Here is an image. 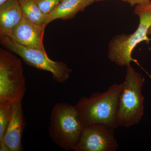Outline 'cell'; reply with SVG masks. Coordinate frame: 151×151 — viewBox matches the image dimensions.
Segmentation results:
<instances>
[{"mask_svg":"<svg viewBox=\"0 0 151 151\" xmlns=\"http://www.w3.org/2000/svg\"><path fill=\"white\" fill-rule=\"evenodd\" d=\"M124 82L114 84L105 92H94L82 97L76 106L84 126L100 124L114 129L119 127L117 111Z\"/></svg>","mask_w":151,"mask_h":151,"instance_id":"cell-1","label":"cell"},{"mask_svg":"<svg viewBox=\"0 0 151 151\" xmlns=\"http://www.w3.org/2000/svg\"><path fill=\"white\" fill-rule=\"evenodd\" d=\"M84 126L76 105L58 103L52 108L49 134L52 141L63 150H74Z\"/></svg>","mask_w":151,"mask_h":151,"instance_id":"cell-2","label":"cell"},{"mask_svg":"<svg viewBox=\"0 0 151 151\" xmlns=\"http://www.w3.org/2000/svg\"><path fill=\"white\" fill-rule=\"evenodd\" d=\"M134 13L138 16L139 23L137 29L132 34L119 35L112 38L108 46V57L112 62L121 66H128L134 62L140 66L137 60L132 56L133 50L142 42L147 43L151 40L147 35L151 26V4L147 5H137Z\"/></svg>","mask_w":151,"mask_h":151,"instance_id":"cell-3","label":"cell"},{"mask_svg":"<svg viewBox=\"0 0 151 151\" xmlns=\"http://www.w3.org/2000/svg\"><path fill=\"white\" fill-rule=\"evenodd\" d=\"M145 78L131 65L127 66L124 86L119 96L117 121L119 127L128 128L139 124L144 114L142 89Z\"/></svg>","mask_w":151,"mask_h":151,"instance_id":"cell-4","label":"cell"},{"mask_svg":"<svg viewBox=\"0 0 151 151\" xmlns=\"http://www.w3.org/2000/svg\"><path fill=\"white\" fill-rule=\"evenodd\" d=\"M26 92L21 60L9 50L0 48V102L22 101Z\"/></svg>","mask_w":151,"mask_h":151,"instance_id":"cell-5","label":"cell"},{"mask_svg":"<svg viewBox=\"0 0 151 151\" xmlns=\"http://www.w3.org/2000/svg\"><path fill=\"white\" fill-rule=\"evenodd\" d=\"M0 39L3 47L19 55L28 65L50 72L56 82L64 83L70 77L72 70L64 63L52 60L46 52L22 46L10 37Z\"/></svg>","mask_w":151,"mask_h":151,"instance_id":"cell-6","label":"cell"},{"mask_svg":"<svg viewBox=\"0 0 151 151\" xmlns=\"http://www.w3.org/2000/svg\"><path fill=\"white\" fill-rule=\"evenodd\" d=\"M115 129L103 124L84 126L74 151H115L119 144Z\"/></svg>","mask_w":151,"mask_h":151,"instance_id":"cell-7","label":"cell"},{"mask_svg":"<svg viewBox=\"0 0 151 151\" xmlns=\"http://www.w3.org/2000/svg\"><path fill=\"white\" fill-rule=\"evenodd\" d=\"M46 27L35 23L23 16L13 29L10 37L22 46L46 52L43 43Z\"/></svg>","mask_w":151,"mask_h":151,"instance_id":"cell-8","label":"cell"},{"mask_svg":"<svg viewBox=\"0 0 151 151\" xmlns=\"http://www.w3.org/2000/svg\"><path fill=\"white\" fill-rule=\"evenodd\" d=\"M26 127V121L22 101L13 103L12 113L10 122L1 142H4L9 151L23 150L22 137Z\"/></svg>","mask_w":151,"mask_h":151,"instance_id":"cell-9","label":"cell"},{"mask_svg":"<svg viewBox=\"0 0 151 151\" xmlns=\"http://www.w3.org/2000/svg\"><path fill=\"white\" fill-rule=\"evenodd\" d=\"M23 17L18 0H10L0 5V38L10 37Z\"/></svg>","mask_w":151,"mask_h":151,"instance_id":"cell-10","label":"cell"},{"mask_svg":"<svg viewBox=\"0 0 151 151\" xmlns=\"http://www.w3.org/2000/svg\"><path fill=\"white\" fill-rule=\"evenodd\" d=\"M94 0H64L50 13L46 15L45 24L47 26L57 19H72L78 13L85 10Z\"/></svg>","mask_w":151,"mask_h":151,"instance_id":"cell-11","label":"cell"},{"mask_svg":"<svg viewBox=\"0 0 151 151\" xmlns=\"http://www.w3.org/2000/svg\"><path fill=\"white\" fill-rule=\"evenodd\" d=\"M23 16L37 24L46 26L45 24V16L41 11L36 0H18Z\"/></svg>","mask_w":151,"mask_h":151,"instance_id":"cell-12","label":"cell"},{"mask_svg":"<svg viewBox=\"0 0 151 151\" xmlns=\"http://www.w3.org/2000/svg\"><path fill=\"white\" fill-rule=\"evenodd\" d=\"M13 103L8 101L0 102V141L4 138L12 113Z\"/></svg>","mask_w":151,"mask_h":151,"instance_id":"cell-13","label":"cell"},{"mask_svg":"<svg viewBox=\"0 0 151 151\" xmlns=\"http://www.w3.org/2000/svg\"><path fill=\"white\" fill-rule=\"evenodd\" d=\"M64 0H36L39 8L44 14L50 13Z\"/></svg>","mask_w":151,"mask_h":151,"instance_id":"cell-14","label":"cell"},{"mask_svg":"<svg viewBox=\"0 0 151 151\" xmlns=\"http://www.w3.org/2000/svg\"><path fill=\"white\" fill-rule=\"evenodd\" d=\"M122 1L129 3L132 6H134L136 5H147L151 4L150 0H122Z\"/></svg>","mask_w":151,"mask_h":151,"instance_id":"cell-15","label":"cell"},{"mask_svg":"<svg viewBox=\"0 0 151 151\" xmlns=\"http://www.w3.org/2000/svg\"><path fill=\"white\" fill-rule=\"evenodd\" d=\"M9 1H10V0H0V5H1L4 3L6 2Z\"/></svg>","mask_w":151,"mask_h":151,"instance_id":"cell-16","label":"cell"},{"mask_svg":"<svg viewBox=\"0 0 151 151\" xmlns=\"http://www.w3.org/2000/svg\"><path fill=\"white\" fill-rule=\"evenodd\" d=\"M147 35L148 36L149 35H151V26L150 27V28H149L148 31Z\"/></svg>","mask_w":151,"mask_h":151,"instance_id":"cell-17","label":"cell"},{"mask_svg":"<svg viewBox=\"0 0 151 151\" xmlns=\"http://www.w3.org/2000/svg\"><path fill=\"white\" fill-rule=\"evenodd\" d=\"M107 1V0H94V2L101 1Z\"/></svg>","mask_w":151,"mask_h":151,"instance_id":"cell-18","label":"cell"}]
</instances>
